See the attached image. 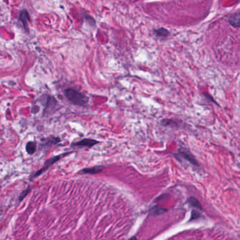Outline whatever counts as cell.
Here are the masks:
<instances>
[{
	"label": "cell",
	"instance_id": "8fae6325",
	"mask_svg": "<svg viewBox=\"0 0 240 240\" xmlns=\"http://www.w3.org/2000/svg\"><path fill=\"white\" fill-rule=\"evenodd\" d=\"M156 32H157V35H159V36H166L167 35V31L164 30L162 29V30H159L156 31Z\"/></svg>",
	"mask_w": 240,
	"mask_h": 240
},
{
	"label": "cell",
	"instance_id": "7c38bea8",
	"mask_svg": "<svg viewBox=\"0 0 240 240\" xmlns=\"http://www.w3.org/2000/svg\"><path fill=\"white\" fill-rule=\"evenodd\" d=\"M29 191H30V190H29V189H27V190H25L23 193L21 194V196H20V198H19V199H20V200H23V198L25 197V196L27 195V194L29 192Z\"/></svg>",
	"mask_w": 240,
	"mask_h": 240
},
{
	"label": "cell",
	"instance_id": "6da1fadb",
	"mask_svg": "<svg viewBox=\"0 0 240 240\" xmlns=\"http://www.w3.org/2000/svg\"><path fill=\"white\" fill-rule=\"evenodd\" d=\"M65 95L72 103L76 105L84 106L89 102V98L85 94L79 92L74 89H67L65 91Z\"/></svg>",
	"mask_w": 240,
	"mask_h": 240
},
{
	"label": "cell",
	"instance_id": "9c48e42d",
	"mask_svg": "<svg viewBox=\"0 0 240 240\" xmlns=\"http://www.w3.org/2000/svg\"><path fill=\"white\" fill-rule=\"evenodd\" d=\"M166 211V210L165 208H163L159 207H154L152 208L151 211H150V213H151L152 215H159L165 213Z\"/></svg>",
	"mask_w": 240,
	"mask_h": 240
},
{
	"label": "cell",
	"instance_id": "4fadbf2b",
	"mask_svg": "<svg viewBox=\"0 0 240 240\" xmlns=\"http://www.w3.org/2000/svg\"><path fill=\"white\" fill-rule=\"evenodd\" d=\"M128 240H136V237H131V238L129 239Z\"/></svg>",
	"mask_w": 240,
	"mask_h": 240
},
{
	"label": "cell",
	"instance_id": "30bf717a",
	"mask_svg": "<svg viewBox=\"0 0 240 240\" xmlns=\"http://www.w3.org/2000/svg\"><path fill=\"white\" fill-rule=\"evenodd\" d=\"M189 202H190V204L193 206V207H197L198 208H201L200 204V202H199V201L197 200V199H195L194 197H190V199H189Z\"/></svg>",
	"mask_w": 240,
	"mask_h": 240
},
{
	"label": "cell",
	"instance_id": "5b68a950",
	"mask_svg": "<svg viewBox=\"0 0 240 240\" xmlns=\"http://www.w3.org/2000/svg\"><path fill=\"white\" fill-rule=\"evenodd\" d=\"M104 169H105V166H95L82 169L79 173L82 174H96L101 173Z\"/></svg>",
	"mask_w": 240,
	"mask_h": 240
},
{
	"label": "cell",
	"instance_id": "52a82bcc",
	"mask_svg": "<svg viewBox=\"0 0 240 240\" xmlns=\"http://www.w3.org/2000/svg\"><path fill=\"white\" fill-rule=\"evenodd\" d=\"M229 21L232 25L240 28V13H236L235 15L230 17Z\"/></svg>",
	"mask_w": 240,
	"mask_h": 240
},
{
	"label": "cell",
	"instance_id": "ba28073f",
	"mask_svg": "<svg viewBox=\"0 0 240 240\" xmlns=\"http://www.w3.org/2000/svg\"><path fill=\"white\" fill-rule=\"evenodd\" d=\"M36 147H37V145H36L35 142L30 141L26 145V150L28 153L30 154L35 153V152L36 151Z\"/></svg>",
	"mask_w": 240,
	"mask_h": 240
},
{
	"label": "cell",
	"instance_id": "3957f363",
	"mask_svg": "<svg viewBox=\"0 0 240 240\" xmlns=\"http://www.w3.org/2000/svg\"><path fill=\"white\" fill-rule=\"evenodd\" d=\"M71 152H67V153H64V154H61V155H58V156H55L52 157V158H51L49 159H48L47 162H46V163L44 164V166L42 169H40L37 173H36L35 175H34V177H37L38 176H40V174H42V173H44L45 171H47V169L49 168V167L53 165V164L55 163V162H56L57 161H59V160L62 157H64L65 156V155L68 154H70Z\"/></svg>",
	"mask_w": 240,
	"mask_h": 240
},
{
	"label": "cell",
	"instance_id": "8992f818",
	"mask_svg": "<svg viewBox=\"0 0 240 240\" xmlns=\"http://www.w3.org/2000/svg\"><path fill=\"white\" fill-rule=\"evenodd\" d=\"M29 14L28 13V11H26L25 10H23L20 13V19L23 23V25L24 26V28L25 29L28 28V21H29Z\"/></svg>",
	"mask_w": 240,
	"mask_h": 240
},
{
	"label": "cell",
	"instance_id": "7a4b0ae2",
	"mask_svg": "<svg viewBox=\"0 0 240 240\" xmlns=\"http://www.w3.org/2000/svg\"><path fill=\"white\" fill-rule=\"evenodd\" d=\"M173 155H174V157H175L176 158H177L178 159H183L186 160V161L189 162L192 164H193L194 166H198V163H197V160L195 159V158L194 157L193 155L191 154L190 152L186 151V150H178V152H177V153L173 154Z\"/></svg>",
	"mask_w": 240,
	"mask_h": 240
},
{
	"label": "cell",
	"instance_id": "277c9868",
	"mask_svg": "<svg viewBox=\"0 0 240 240\" xmlns=\"http://www.w3.org/2000/svg\"><path fill=\"white\" fill-rule=\"evenodd\" d=\"M98 141L94 139H84L82 140H79L78 142L74 143L72 145L75 147H92L94 145L98 144Z\"/></svg>",
	"mask_w": 240,
	"mask_h": 240
}]
</instances>
